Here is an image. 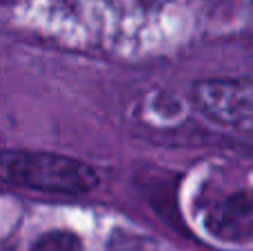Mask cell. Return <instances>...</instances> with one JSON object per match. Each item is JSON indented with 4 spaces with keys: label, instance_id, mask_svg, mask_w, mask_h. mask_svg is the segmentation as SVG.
<instances>
[{
    "label": "cell",
    "instance_id": "cell-1",
    "mask_svg": "<svg viewBox=\"0 0 253 251\" xmlns=\"http://www.w3.org/2000/svg\"><path fill=\"white\" fill-rule=\"evenodd\" d=\"M0 182L44 194L80 196L98 187V173L78 158L49 151L0 149Z\"/></svg>",
    "mask_w": 253,
    "mask_h": 251
},
{
    "label": "cell",
    "instance_id": "cell-2",
    "mask_svg": "<svg viewBox=\"0 0 253 251\" xmlns=\"http://www.w3.org/2000/svg\"><path fill=\"white\" fill-rule=\"evenodd\" d=\"M193 100L215 123L240 129H249L253 123V87L249 78L196 83Z\"/></svg>",
    "mask_w": 253,
    "mask_h": 251
},
{
    "label": "cell",
    "instance_id": "cell-3",
    "mask_svg": "<svg viewBox=\"0 0 253 251\" xmlns=\"http://www.w3.org/2000/svg\"><path fill=\"white\" fill-rule=\"evenodd\" d=\"M209 229L224 240H249L251 238V198L249 191L227 198L211 211Z\"/></svg>",
    "mask_w": 253,
    "mask_h": 251
},
{
    "label": "cell",
    "instance_id": "cell-4",
    "mask_svg": "<svg viewBox=\"0 0 253 251\" xmlns=\"http://www.w3.org/2000/svg\"><path fill=\"white\" fill-rule=\"evenodd\" d=\"M31 251H83V243L71 231H49L36 240Z\"/></svg>",
    "mask_w": 253,
    "mask_h": 251
},
{
    "label": "cell",
    "instance_id": "cell-5",
    "mask_svg": "<svg viewBox=\"0 0 253 251\" xmlns=\"http://www.w3.org/2000/svg\"><path fill=\"white\" fill-rule=\"evenodd\" d=\"M107 2L125 16H149L162 11L171 0H107Z\"/></svg>",
    "mask_w": 253,
    "mask_h": 251
}]
</instances>
